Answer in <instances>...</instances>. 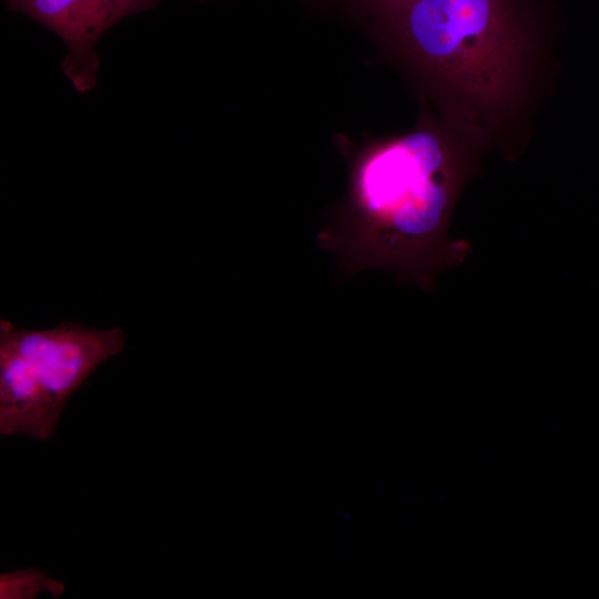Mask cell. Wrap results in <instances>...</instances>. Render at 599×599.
Masks as SVG:
<instances>
[{"mask_svg": "<svg viewBox=\"0 0 599 599\" xmlns=\"http://www.w3.org/2000/svg\"><path fill=\"white\" fill-rule=\"evenodd\" d=\"M65 585L40 568L17 569L0 575V599H34L41 593L63 595Z\"/></svg>", "mask_w": 599, "mask_h": 599, "instance_id": "cell-6", "label": "cell"}, {"mask_svg": "<svg viewBox=\"0 0 599 599\" xmlns=\"http://www.w3.org/2000/svg\"><path fill=\"white\" fill-rule=\"evenodd\" d=\"M6 8L41 24L65 45L61 70L80 94L97 87V42L126 17L155 9L163 0H3Z\"/></svg>", "mask_w": 599, "mask_h": 599, "instance_id": "cell-4", "label": "cell"}, {"mask_svg": "<svg viewBox=\"0 0 599 599\" xmlns=\"http://www.w3.org/2000/svg\"><path fill=\"white\" fill-rule=\"evenodd\" d=\"M362 27L366 32L389 21L417 0H305Z\"/></svg>", "mask_w": 599, "mask_h": 599, "instance_id": "cell-5", "label": "cell"}, {"mask_svg": "<svg viewBox=\"0 0 599 599\" xmlns=\"http://www.w3.org/2000/svg\"><path fill=\"white\" fill-rule=\"evenodd\" d=\"M345 155L346 190L326 214L318 246L335 255L343 278L379 267L432 290L456 256L449 224L481 154L423 106L410 131Z\"/></svg>", "mask_w": 599, "mask_h": 599, "instance_id": "cell-2", "label": "cell"}, {"mask_svg": "<svg viewBox=\"0 0 599 599\" xmlns=\"http://www.w3.org/2000/svg\"><path fill=\"white\" fill-rule=\"evenodd\" d=\"M206 1H209V0H201V2H203V3L206 2Z\"/></svg>", "mask_w": 599, "mask_h": 599, "instance_id": "cell-7", "label": "cell"}, {"mask_svg": "<svg viewBox=\"0 0 599 599\" xmlns=\"http://www.w3.org/2000/svg\"><path fill=\"white\" fill-rule=\"evenodd\" d=\"M560 23L552 0H417L367 33L449 130L480 154L514 158Z\"/></svg>", "mask_w": 599, "mask_h": 599, "instance_id": "cell-1", "label": "cell"}, {"mask_svg": "<svg viewBox=\"0 0 599 599\" xmlns=\"http://www.w3.org/2000/svg\"><path fill=\"white\" fill-rule=\"evenodd\" d=\"M124 345L120 327L62 322L28 329L1 318L0 434L41 441L53 437L71 395Z\"/></svg>", "mask_w": 599, "mask_h": 599, "instance_id": "cell-3", "label": "cell"}]
</instances>
